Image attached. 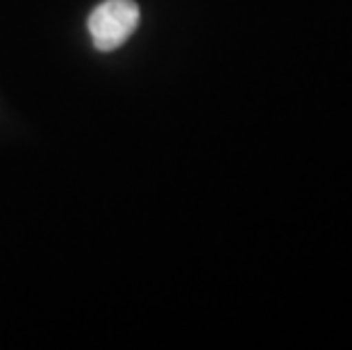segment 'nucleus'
Masks as SVG:
<instances>
[{"label":"nucleus","mask_w":352,"mask_h":350,"mask_svg":"<svg viewBox=\"0 0 352 350\" xmlns=\"http://www.w3.org/2000/svg\"><path fill=\"white\" fill-rule=\"evenodd\" d=\"M139 5L134 0H104L89 14L87 28L94 46L100 53H111L130 39L139 25Z\"/></svg>","instance_id":"nucleus-1"}]
</instances>
